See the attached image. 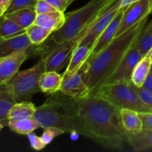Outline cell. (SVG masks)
Segmentation results:
<instances>
[{
    "mask_svg": "<svg viewBox=\"0 0 152 152\" xmlns=\"http://www.w3.org/2000/svg\"><path fill=\"white\" fill-rule=\"evenodd\" d=\"M27 34L8 39H0V59L20 50H27L32 46Z\"/></svg>",
    "mask_w": 152,
    "mask_h": 152,
    "instance_id": "14",
    "label": "cell"
},
{
    "mask_svg": "<svg viewBox=\"0 0 152 152\" xmlns=\"http://www.w3.org/2000/svg\"><path fill=\"white\" fill-rule=\"evenodd\" d=\"M114 0H91L77 10L65 13L62 28L53 32L50 37L56 42L71 40L90 26Z\"/></svg>",
    "mask_w": 152,
    "mask_h": 152,
    "instance_id": "4",
    "label": "cell"
},
{
    "mask_svg": "<svg viewBox=\"0 0 152 152\" xmlns=\"http://www.w3.org/2000/svg\"><path fill=\"white\" fill-rule=\"evenodd\" d=\"M27 50H20L0 59V86L8 83L19 71L22 64L29 57Z\"/></svg>",
    "mask_w": 152,
    "mask_h": 152,
    "instance_id": "12",
    "label": "cell"
},
{
    "mask_svg": "<svg viewBox=\"0 0 152 152\" xmlns=\"http://www.w3.org/2000/svg\"><path fill=\"white\" fill-rule=\"evenodd\" d=\"M148 56H149L150 59H151V63H152V48L149 50V52H148Z\"/></svg>",
    "mask_w": 152,
    "mask_h": 152,
    "instance_id": "38",
    "label": "cell"
},
{
    "mask_svg": "<svg viewBox=\"0 0 152 152\" xmlns=\"http://www.w3.org/2000/svg\"><path fill=\"white\" fill-rule=\"evenodd\" d=\"M4 15L18 24L19 26L26 29L34 23L37 13L35 9L27 7V8L19 9Z\"/></svg>",
    "mask_w": 152,
    "mask_h": 152,
    "instance_id": "22",
    "label": "cell"
},
{
    "mask_svg": "<svg viewBox=\"0 0 152 152\" xmlns=\"http://www.w3.org/2000/svg\"><path fill=\"white\" fill-rule=\"evenodd\" d=\"M135 45L142 57L146 56L152 48V19L141 31Z\"/></svg>",
    "mask_w": 152,
    "mask_h": 152,
    "instance_id": "26",
    "label": "cell"
},
{
    "mask_svg": "<svg viewBox=\"0 0 152 152\" xmlns=\"http://www.w3.org/2000/svg\"><path fill=\"white\" fill-rule=\"evenodd\" d=\"M127 142L135 151L152 149V129H142L135 134H128Z\"/></svg>",
    "mask_w": 152,
    "mask_h": 152,
    "instance_id": "19",
    "label": "cell"
},
{
    "mask_svg": "<svg viewBox=\"0 0 152 152\" xmlns=\"http://www.w3.org/2000/svg\"><path fill=\"white\" fill-rule=\"evenodd\" d=\"M142 58L143 57L141 55L139 49L134 43L115 69L105 78L100 86L132 82V77L134 69Z\"/></svg>",
    "mask_w": 152,
    "mask_h": 152,
    "instance_id": "9",
    "label": "cell"
},
{
    "mask_svg": "<svg viewBox=\"0 0 152 152\" xmlns=\"http://www.w3.org/2000/svg\"><path fill=\"white\" fill-rule=\"evenodd\" d=\"M74 1V0H67V1H68V4H69V5H70V4H71V3H72Z\"/></svg>",
    "mask_w": 152,
    "mask_h": 152,
    "instance_id": "40",
    "label": "cell"
},
{
    "mask_svg": "<svg viewBox=\"0 0 152 152\" xmlns=\"http://www.w3.org/2000/svg\"><path fill=\"white\" fill-rule=\"evenodd\" d=\"M139 0H121L120 1V10H125L128 8L129 7H130L132 4H133L134 3L137 2Z\"/></svg>",
    "mask_w": 152,
    "mask_h": 152,
    "instance_id": "36",
    "label": "cell"
},
{
    "mask_svg": "<svg viewBox=\"0 0 152 152\" xmlns=\"http://www.w3.org/2000/svg\"><path fill=\"white\" fill-rule=\"evenodd\" d=\"M45 71L44 61L39 60L31 68L18 71L7 83L16 102L31 101L32 96L41 91L39 85L40 76Z\"/></svg>",
    "mask_w": 152,
    "mask_h": 152,
    "instance_id": "7",
    "label": "cell"
},
{
    "mask_svg": "<svg viewBox=\"0 0 152 152\" xmlns=\"http://www.w3.org/2000/svg\"><path fill=\"white\" fill-rule=\"evenodd\" d=\"M3 128H4V126H3L2 124H1V123H0V132H1V129H2Z\"/></svg>",
    "mask_w": 152,
    "mask_h": 152,
    "instance_id": "41",
    "label": "cell"
},
{
    "mask_svg": "<svg viewBox=\"0 0 152 152\" xmlns=\"http://www.w3.org/2000/svg\"><path fill=\"white\" fill-rule=\"evenodd\" d=\"M139 116L142 122V129H152V111L139 112Z\"/></svg>",
    "mask_w": 152,
    "mask_h": 152,
    "instance_id": "33",
    "label": "cell"
},
{
    "mask_svg": "<svg viewBox=\"0 0 152 152\" xmlns=\"http://www.w3.org/2000/svg\"><path fill=\"white\" fill-rule=\"evenodd\" d=\"M120 116L123 127L128 134L138 133L143 129L142 120L137 111L129 108H123L120 110Z\"/></svg>",
    "mask_w": 152,
    "mask_h": 152,
    "instance_id": "20",
    "label": "cell"
},
{
    "mask_svg": "<svg viewBox=\"0 0 152 152\" xmlns=\"http://www.w3.org/2000/svg\"><path fill=\"white\" fill-rule=\"evenodd\" d=\"M8 127L13 132L22 135H28L37 129H40L38 122L33 118L18 120H9Z\"/></svg>",
    "mask_w": 152,
    "mask_h": 152,
    "instance_id": "24",
    "label": "cell"
},
{
    "mask_svg": "<svg viewBox=\"0 0 152 152\" xmlns=\"http://www.w3.org/2000/svg\"><path fill=\"white\" fill-rule=\"evenodd\" d=\"M28 140H29L30 144H31V146L34 148V150H37V151H40V150H42L43 148H45L46 145L44 142L42 140L41 137H38L37 135H36L35 134L32 133L29 134L28 135Z\"/></svg>",
    "mask_w": 152,
    "mask_h": 152,
    "instance_id": "32",
    "label": "cell"
},
{
    "mask_svg": "<svg viewBox=\"0 0 152 152\" xmlns=\"http://www.w3.org/2000/svg\"><path fill=\"white\" fill-rule=\"evenodd\" d=\"M91 53V48L88 46L81 45L76 47L65 72L71 75L78 72L88 60Z\"/></svg>",
    "mask_w": 152,
    "mask_h": 152,
    "instance_id": "18",
    "label": "cell"
},
{
    "mask_svg": "<svg viewBox=\"0 0 152 152\" xmlns=\"http://www.w3.org/2000/svg\"><path fill=\"white\" fill-rule=\"evenodd\" d=\"M43 129L44 131L41 138L46 145H48L55 137L65 133L63 130L56 127H47Z\"/></svg>",
    "mask_w": 152,
    "mask_h": 152,
    "instance_id": "29",
    "label": "cell"
},
{
    "mask_svg": "<svg viewBox=\"0 0 152 152\" xmlns=\"http://www.w3.org/2000/svg\"><path fill=\"white\" fill-rule=\"evenodd\" d=\"M11 1L12 0H0V8L6 11L10 6Z\"/></svg>",
    "mask_w": 152,
    "mask_h": 152,
    "instance_id": "37",
    "label": "cell"
},
{
    "mask_svg": "<svg viewBox=\"0 0 152 152\" xmlns=\"http://www.w3.org/2000/svg\"><path fill=\"white\" fill-rule=\"evenodd\" d=\"M152 65L149 56L147 54L136 65L132 74V81L137 87H142L149 73Z\"/></svg>",
    "mask_w": 152,
    "mask_h": 152,
    "instance_id": "25",
    "label": "cell"
},
{
    "mask_svg": "<svg viewBox=\"0 0 152 152\" xmlns=\"http://www.w3.org/2000/svg\"><path fill=\"white\" fill-rule=\"evenodd\" d=\"M92 95L108 101L120 110L129 108L137 112L152 111V108L145 105L140 99L132 82L102 85Z\"/></svg>",
    "mask_w": 152,
    "mask_h": 152,
    "instance_id": "5",
    "label": "cell"
},
{
    "mask_svg": "<svg viewBox=\"0 0 152 152\" xmlns=\"http://www.w3.org/2000/svg\"><path fill=\"white\" fill-rule=\"evenodd\" d=\"M4 13H5V11H4V10H2V9L0 8V17H1V16H2L4 14Z\"/></svg>",
    "mask_w": 152,
    "mask_h": 152,
    "instance_id": "39",
    "label": "cell"
},
{
    "mask_svg": "<svg viewBox=\"0 0 152 152\" xmlns=\"http://www.w3.org/2000/svg\"><path fill=\"white\" fill-rule=\"evenodd\" d=\"M151 13L152 0H139L134 3L125 11L115 37L121 35L142 19L148 17Z\"/></svg>",
    "mask_w": 152,
    "mask_h": 152,
    "instance_id": "10",
    "label": "cell"
},
{
    "mask_svg": "<svg viewBox=\"0 0 152 152\" xmlns=\"http://www.w3.org/2000/svg\"><path fill=\"white\" fill-rule=\"evenodd\" d=\"M25 33V28L19 26L4 14L0 17V39L11 38Z\"/></svg>",
    "mask_w": 152,
    "mask_h": 152,
    "instance_id": "23",
    "label": "cell"
},
{
    "mask_svg": "<svg viewBox=\"0 0 152 152\" xmlns=\"http://www.w3.org/2000/svg\"><path fill=\"white\" fill-rule=\"evenodd\" d=\"M142 87L152 92V65L149 73H148V76H147L146 79H145V82H144Z\"/></svg>",
    "mask_w": 152,
    "mask_h": 152,
    "instance_id": "35",
    "label": "cell"
},
{
    "mask_svg": "<svg viewBox=\"0 0 152 152\" xmlns=\"http://www.w3.org/2000/svg\"><path fill=\"white\" fill-rule=\"evenodd\" d=\"M62 76L56 71H44L40 76L39 85L42 93L51 95L59 91Z\"/></svg>",
    "mask_w": 152,
    "mask_h": 152,
    "instance_id": "17",
    "label": "cell"
},
{
    "mask_svg": "<svg viewBox=\"0 0 152 152\" xmlns=\"http://www.w3.org/2000/svg\"><path fill=\"white\" fill-rule=\"evenodd\" d=\"M45 1L53 6L56 10L62 12H65L67 7L69 6L67 0H45Z\"/></svg>",
    "mask_w": 152,
    "mask_h": 152,
    "instance_id": "34",
    "label": "cell"
},
{
    "mask_svg": "<svg viewBox=\"0 0 152 152\" xmlns=\"http://www.w3.org/2000/svg\"><path fill=\"white\" fill-rule=\"evenodd\" d=\"M79 118L83 136L105 148L123 150L128 133L122 123L120 110L95 95L79 101Z\"/></svg>",
    "mask_w": 152,
    "mask_h": 152,
    "instance_id": "1",
    "label": "cell"
},
{
    "mask_svg": "<svg viewBox=\"0 0 152 152\" xmlns=\"http://www.w3.org/2000/svg\"><path fill=\"white\" fill-rule=\"evenodd\" d=\"M77 44L74 39L56 42L50 37L39 45H33L28 49L29 56L38 55L44 61L45 71H60L69 62Z\"/></svg>",
    "mask_w": 152,
    "mask_h": 152,
    "instance_id": "6",
    "label": "cell"
},
{
    "mask_svg": "<svg viewBox=\"0 0 152 152\" xmlns=\"http://www.w3.org/2000/svg\"><path fill=\"white\" fill-rule=\"evenodd\" d=\"M38 0H12L10 6L5 11L4 14L12 13L15 10L22 8H33L35 9L36 4Z\"/></svg>",
    "mask_w": 152,
    "mask_h": 152,
    "instance_id": "28",
    "label": "cell"
},
{
    "mask_svg": "<svg viewBox=\"0 0 152 152\" xmlns=\"http://www.w3.org/2000/svg\"><path fill=\"white\" fill-rule=\"evenodd\" d=\"M134 88L135 91L138 94L142 102L145 105H148V107L152 108V92L145 89L142 86V87H137L134 84Z\"/></svg>",
    "mask_w": 152,
    "mask_h": 152,
    "instance_id": "30",
    "label": "cell"
},
{
    "mask_svg": "<svg viewBox=\"0 0 152 152\" xmlns=\"http://www.w3.org/2000/svg\"><path fill=\"white\" fill-rule=\"evenodd\" d=\"M59 91L76 100H81L91 96V90L83 80L81 69L72 75L64 72Z\"/></svg>",
    "mask_w": 152,
    "mask_h": 152,
    "instance_id": "11",
    "label": "cell"
},
{
    "mask_svg": "<svg viewBox=\"0 0 152 152\" xmlns=\"http://www.w3.org/2000/svg\"><path fill=\"white\" fill-rule=\"evenodd\" d=\"M16 102L10 86L7 84L0 86V123L8 126V114L10 108Z\"/></svg>",
    "mask_w": 152,
    "mask_h": 152,
    "instance_id": "16",
    "label": "cell"
},
{
    "mask_svg": "<svg viewBox=\"0 0 152 152\" xmlns=\"http://www.w3.org/2000/svg\"><path fill=\"white\" fill-rule=\"evenodd\" d=\"M26 34L34 45H39L44 42L52 34V31L34 23L26 28Z\"/></svg>",
    "mask_w": 152,
    "mask_h": 152,
    "instance_id": "27",
    "label": "cell"
},
{
    "mask_svg": "<svg viewBox=\"0 0 152 152\" xmlns=\"http://www.w3.org/2000/svg\"><path fill=\"white\" fill-rule=\"evenodd\" d=\"M120 1L121 0H114L90 26L74 39L77 44V47L87 45L91 48L92 50V47L98 37L120 11Z\"/></svg>",
    "mask_w": 152,
    "mask_h": 152,
    "instance_id": "8",
    "label": "cell"
},
{
    "mask_svg": "<svg viewBox=\"0 0 152 152\" xmlns=\"http://www.w3.org/2000/svg\"><path fill=\"white\" fill-rule=\"evenodd\" d=\"M148 18L142 19L114 39L94 57L88 59L81 68L83 80L94 94L102 82L118 65L137 40Z\"/></svg>",
    "mask_w": 152,
    "mask_h": 152,
    "instance_id": "2",
    "label": "cell"
},
{
    "mask_svg": "<svg viewBox=\"0 0 152 152\" xmlns=\"http://www.w3.org/2000/svg\"><path fill=\"white\" fill-rule=\"evenodd\" d=\"M65 22V12L55 10L49 13L37 14L34 23L52 31L53 33L60 29Z\"/></svg>",
    "mask_w": 152,
    "mask_h": 152,
    "instance_id": "15",
    "label": "cell"
},
{
    "mask_svg": "<svg viewBox=\"0 0 152 152\" xmlns=\"http://www.w3.org/2000/svg\"><path fill=\"white\" fill-rule=\"evenodd\" d=\"M37 107L31 101L16 102L10 108L8 114L9 120H18L33 118Z\"/></svg>",
    "mask_w": 152,
    "mask_h": 152,
    "instance_id": "21",
    "label": "cell"
},
{
    "mask_svg": "<svg viewBox=\"0 0 152 152\" xmlns=\"http://www.w3.org/2000/svg\"><path fill=\"white\" fill-rule=\"evenodd\" d=\"M125 10H120L118 12L115 17L114 18L111 23L108 25L106 28L103 31V32L100 34L96 41L92 47L91 53L90 56L88 59H90L91 58L94 57L96 54L99 53L103 48H105L115 37L116 34H117V29L119 28L120 22H121L122 19L124 15Z\"/></svg>",
    "mask_w": 152,
    "mask_h": 152,
    "instance_id": "13",
    "label": "cell"
},
{
    "mask_svg": "<svg viewBox=\"0 0 152 152\" xmlns=\"http://www.w3.org/2000/svg\"><path fill=\"white\" fill-rule=\"evenodd\" d=\"M35 10L37 14L49 13V12L58 10L53 6L49 4L45 0H38L35 6Z\"/></svg>",
    "mask_w": 152,
    "mask_h": 152,
    "instance_id": "31",
    "label": "cell"
},
{
    "mask_svg": "<svg viewBox=\"0 0 152 152\" xmlns=\"http://www.w3.org/2000/svg\"><path fill=\"white\" fill-rule=\"evenodd\" d=\"M79 101L58 91L37 107L34 118L40 128L56 127L68 133L83 135L79 118Z\"/></svg>",
    "mask_w": 152,
    "mask_h": 152,
    "instance_id": "3",
    "label": "cell"
}]
</instances>
